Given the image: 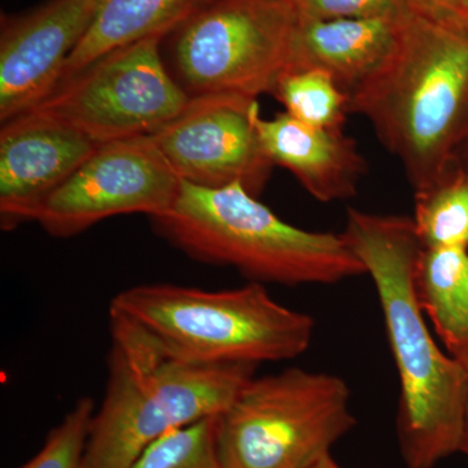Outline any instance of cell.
Returning <instances> with one entry per match:
<instances>
[{"instance_id": "obj_1", "label": "cell", "mask_w": 468, "mask_h": 468, "mask_svg": "<svg viewBox=\"0 0 468 468\" xmlns=\"http://www.w3.org/2000/svg\"><path fill=\"white\" fill-rule=\"evenodd\" d=\"M377 288L399 378L397 435L408 468H433L460 452L466 375L433 340L419 303L414 220L349 208L343 232Z\"/></svg>"}, {"instance_id": "obj_2", "label": "cell", "mask_w": 468, "mask_h": 468, "mask_svg": "<svg viewBox=\"0 0 468 468\" xmlns=\"http://www.w3.org/2000/svg\"><path fill=\"white\" fill-rule=\"evenodd\" d=\"M414 193L435 185L468 119V20L410 5L392 57L351 94Z\"/></svg>"}, {"instance_id": "obj_3", "label": "cell", "mask_w": 468, "mask_h": 468, "mask_svg": "<svg viewBox=\"0 0 468 468\" xmlns=\"http://www.w3.org/2000/svg\"><path fill=\"white\" fill-rule=\"evenodd\" d=\"M151 223L192 260L233 267L251 282L329 285L367 273L344 233L292 226L239 184L183 181L175 205Z\"/></svg>"}, {"instance_id": "obj_4", "label": "cell", "mask_w": 468, "mask_h": 468, "mask_svg": "<svg viewBox=\"0 0 468 468\" xmlns=\"http://www.w3.org/2000/svg\"><path fill=\"white\" fill-rule=\"evenodd\" d=\"M110 313L132 319L169 350L209 363L260 366L302 356L315 322L271 297L264 284L205 291L175 284H143L119 292Z\"/></svg>"}, {"instance_id": "obj_5", "label": "cell", "mask_w": 468, "mask_h": 468, "mask_svg": "<svg viewBox=\"0 0 468 468\" xmlns=\"http://www.w3.org/2000/svg\"><path fill=\"white\" fill-rule=\"evenodd\" d=\"M346 381L297 367L254 377L217 417L223 468H309L356 424Z\"/></svg>"}, {"instance_id": "obj_6", "label": "cell", "mask_w": 468, "mask_h": 468, "mask_svg": "<svg viewBox=\"0 0 468 468\" xmlns=\"http://www.w3.org/2000/svg\"><path fill=\"white\" fill-rule=\"evenodd\" d=\"M298 24L294 0H215L174 30L172 76L190 98L272 95L292 67Z\"/></svg>"}, {"instance_id": "obj_7", "label": "cell", "mask_w": 468, "mask_h": 468, "mask_svg": "<svg viewBox=\"0 0 468 468\" xmlns=\"http://www.w3.org/2000/svg\"><path fill=\"white\" fill-rule=\"evenodd\" d=\"M165 36L154 34L107 52L58 82L34 109L97 144L153 135L190 97L162 58Z\"/></svg>"}, {"instance_id": "obj_8", "label": "cell", "mask_w": 468, "mask_h": 468, "mask_svg": "<svg viewBox=\"0 0 468 468\" xmlns=\"http://www.w3.org/2000/svg\"><path fill=\"white\" fill-rule=\"evenodd\" d=\"M107 387L95 410L84 468H131L185 419L167 374V349L143 325L110 313Z\"/></svg>"}, {"instance_id": "obj_9", "label": "cell", "mask_w": 468, "mask_h": 468, "mask_svg": "<svg viewBox=\"0 0 468 468\" xmlns=\"http://www.w3.org/2000/svg\"><path fill=\"white\" fill-rule=\"evenodd\" d=\"M181 184L151 135L101 144L34 221L52 237L70 239L119 215L159 217L175 205Z\"/></svg>"}, {"instance_id": "obj_10", "label": "cell", "mask_w": 468, "mask_h": 468, "mask_svg": "<svg viewBox=\"0 0 468 468\" xmlns=\"http://www.w3.org/2000/svg\"><path fill=\"white\" fill-rule=\"evenodd\" d=\"M260 116L258 100L199 95L151 137L184 183L212 189L239 184L260 197L275 167L261 144Z\"/></svg>"}, {"instance_id": "obj_11", "label": "cell", "mask_w": 468, "mask_h": 468, "mask_svg": "<svg viewBox=\"0 0 468 468\" xmlns=\"http://www.w3.org/2000/svg\"><path fill=\"white\" fill-rule=\"evenodd\" d=\"M103 0H48L0 33V122L34 109L57 88L68 58L90 29Z\"/></svg>"}, {"instance_id": "obj_12", "label": "cell", "mask_w": 468, "mask_h": 468, "mask_svg": "<svg viewBox=\"0 0 468 468\" xmlns=\"http://www.w3.org/2000/svg\"><path fill=\"white\" fill-rule=\"evenodd\" d=\"M100 144L75 129L27 111L0 131V228L36 220L39 208Z\"/></svg>"}, {"instance_id": "obj_13", "label": "cell", "mask_w": 468, "mask_h": 468, "mask_svg": "<svg viewBox=\"0 0 468 468\" xmlns=\"http://www.w3.org/2000/svg\"><path fill=\"white\" fill-rule=\"evenodd\" d=\"M264 151L275 167L291 172L316 201H347L368 171L358 144L343 131L315 128L289 113L258 117Z\"/></svg>"}, {"instance_id": "obj_14", "label": "cell", "mask_w": 468, "mask_h": 468, "mask_svg": "<svg viewBox=\"0 0 468 468\" xmlns=\"http://www.w3.org/2000/svg\"><path fill=\"white\" fill-rule=\"evenodd\" d=\"M408 11L399 16L334 20L300 16L292 68L328 73L350 98L392 57Z\"/></svg>"}, {"instance_id": "obj_15", "label": "cell", "mask_w": 468, "mask_h": 468, "mask_svg": "<svg viewBox=\"0 0 468 468\" xmlns=\"http://www.w3.org/2000/svg\"><path fill=\"white\" fill-rule=\"evenodd\" d=\"M419 303L454 358L468 350V251L423 248L415 268Z\"/></svg>"}, {"instance_id": "obj_16", "label": "cell", "mask_w": 468, "mask_h": 468, "mask_svg": "<svg viewBox=\"0 0 468 468\" xmlns=\"http://www.w3.org/2000/svg\"><path fill=\"white\" fill-rule=\"evenodd\" d=\"M189 15L187 0H103L90 29L68 58L60 81L115 48L154 34L168 36Z\"/></svg>"}, {"instance_id": "obj_17", "label": "cell", "mask_w": 468, "mask_h": 468, "mask_svg": "<svg viewBox=\"0 0 468 468\" xmlns=\"http://www.w3.org/2000/svg\"><path fill=\"white\" fill-rule=\"evenodd\" d=\"M272 97L303 124L343 131L350 98L328 73L316 68H291L280 77Z\"/></svg>"}, {"instance_id": "obj_18", "label": "cell", "mask_w": 468, "mask_h": 468, "mask_svg": "<svg viewBox=\"0 0 468 468\" xmlns=\"http://www.w3.org/2000/svg\"><path fill=\"white\" fill-rule=\"evenodd\" d=\"M415 229L423 248H468V175L442 176L414 193Z\"/></svg>"}, {"instance_id": "obj_19", "label": "cell", "mask_w": 468, "mask_h": 468, "mask_svg": "<svg viewBox=\"0 0 468 468\" xmlns=\"http://www.w3.org/2000/svg\"><path fill=\"white\" fill-rule=\"evenodd\" d=\"M131 468H223L217 417L169 431L147 446Z\"/></svg>"}, {"instance_id": "obj_20", "label": "cell", "mask_w": 468, "mask_h": 468, "mask_svg": "<svg viewBox=\"0 0 468 468\" xmlns=\"http://www.w3.org/2000/svg\"><path fill=\"white\" fill-rule=\"evenodd\" d=\"M95 414L90 397H81L52 428L41 451L18 468H84L86 445Z\"/></svg>"}, {"instance_id": "obj_21", "label": "cell", "mask_w": 468, "mask_h": 468, "mask_svg": "<svg viewBox=\"0 0 468 468\" xmlns=\"http://www.w3.org/2000/svg\"><path fill=\"white\" fill-rule=\"evenodd\" d=\"M301 17L316 20L399 16L410 8L409 0H294Z\"/></svg>"}, {"instance_id": "obj_22", "label": "cell", "mask_w": 468, "mask_h": 468, "mask_svg": "<svg viewBox=\"0 0 468 468\" xmlns=\"http://www.w3.org/2000/svg\"><path fill=\"white\" fill-rule=\"evenodd\" d=\"M409 3L414 7L423 8L435 14L458 15L457 0H409Z\"/></svg>"}, {"instance_id": "obj_23", "label": "cell", "mask_w": 468, "mask_h": 468, "mask_svg": "<svg viewBox=\"0 0 468 468\" xmlns=\"http://www.w3.org/2000/svg\"><path fill=\"white\" fill-rule=\"evenodd\" d=\"M461 365L463 366L464 375H466V388H464V405H463V427H462V439L460 452L468 457V350L462 353L458 358Z\"/></svg>"}, {"instance_id": "obj_24", "label": "cell", "mask_w": 468, "mask_h": 468, "mask_svg": "<svg viewBox=\"0 0 468 468\" xmlns=\"http://www.w3.org/2000/svg\"><path fill=\"white\" fill-rule=\"evenodd\" d=\"M309 468H343L340 464H337V462L334 460L331 452L325 454L324 457L320 458L318 462L313 464V466Z\"/></svg>"}, {"instance_id": "obj_25", "label": "cell", "mask_w": 468, "mask_h": 468, "mask_svg": "<svg viewBox=\"0 0 468 468\" xmlns=\"http://www.w3.org/2000/svg\"><path fill=\"white\" fill-rule=\"evenodd\" d=\"M215 2V0H187V5H189L190 14L196 11V9L203 7V5H209V3Z\"/></svg>"}, {"instance_id": "obj_26", "label": "cell", "mask_w": 468, "mask_h": 468, "mask_svg": "<svg viewBox=\"0 0 468 468\" xmlns=\"http://www.w3.org/2000/svg\"><path fill=\"white\" fill-rule=\"evenodd\" d=\"M457 14L468 20V0H457Z\"/></svg>"}]
</instances>
